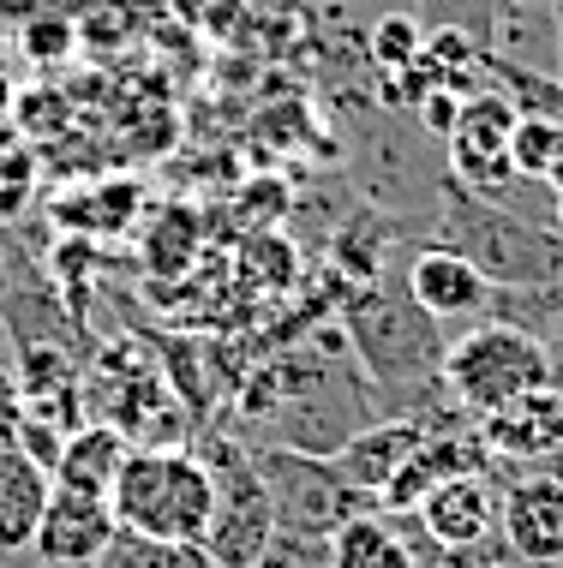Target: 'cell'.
<instances>
[{
  "instance_id": "obj_1",
  "label": "cell",
  "mask_w": 563,
  "mask_h": 568,
  "mask_svg": "<svg viewBox=\"0 0 563 568\" xmlns=\"http://www.w3.org/2000/svg\"><path fill=\"white\" fill-rule=\"evenodd\" d=\"M438 245L462 252L497 294H534L563 282V240L552 227H534L497 197H480L444 174L438 186Z\"/></svg>"
},
{
  "instance_id": "obj_2",
  "label": "cell",
  "mask_w": 563,
  "mask_h": 568,
  "mask_svg": "<svg viewBox=\"0 0 563 568\" xmlns=\"http://www.w3.org/2000/svg\"><path fill=\"white\" fill-rule=\"evenodd\" d=\"M109 509L120 532L162 545H204L217 515V479L198 449H132L109 490Z\"/></svg>"
},
{
  "instance_id": "obj_3",
  "label": "cell",
  "mask_w": 563,
  "mask_h": 568,
  "mask_svg": "<svg viewBox=\"0 0 563 568\" xmlns=\"http://www.w3.org/2000/svg\"><path fill=\"white\" fill-rule=\"evenodd\" d=\"M552 372H557V353L545 335L534 329H515V324H497L485 317L468 335H455L450 353H444V389L450 402L474 419H492L527 395L552 389Z\"/></svg>"
},
{
  "instance_id": "obj_4",
  "label": "cell",
  "mask_w": 563,
  "mask_h": 568,
  "mask_svg": "<svg viewBox=\"0 0 563 568\" xmlns=\"http://www.w3.org/2000/svg\"><path fill=\"white\" fill-rule=\"evenodd\" d=\"M204 467L217 479V515L204 532V557L217 568H258L277 545V509H270V490L258 479V455L240 437H204Z\"/></svg>"
},
{
  "instance_id": "obj_5",
  "label": "cell",
  "mask_w": 563,
  "mask_h": 568,
  "mask_svg": "<svg viewBox=\"0 0 563 568\" xmlns=\"http://www.w3.org/2000/svg\"><path fill=\"white\" fill-rule=\"evenodd\" d=\"M252 455H258V479H264V490H270V509H277V532L330 539L342 520L378 509L372 497H360V490L342 479L336 460H324V455L270 449V443H252Z\"/></svg>"
},
{
  "instance_id": "obj_6",
  "label": "cell",
  "mask_w": 563,
  "mask_h": 568,
  "mask_svg": "<svg viewBox=\"0 0 563 568\" xmlns=\"http://www.w3.org/2000/svg\"><path fill=\"white\" fill-rule=\"evenodd\" d=\"M510 138H515V109L504 90L468 97L455 126L444 132V174L480 197H510V186H522L510 162Z\"/></svg>"
},
{
  "instance_id": "obj_7",
  "label": "cell",
  "mask_w": 563,
  "mask_h": 568,
  "mask_svg": "<svg viewBox=\"0 0 563 568\" xmlns=\"http://www.w3.org/2000/svg\"><path fill=\"white\" fill-rule=\"evenodd\" d=\"M402 287L438 329L444 324H485V317H492V294H497V287L485 282L462 252H450V245H420V252L408 257Z\"/></svg>"
},
{
  "instance_id": "obj_8",
  "label": "cell",
  "mask_w": 563,
  "mask_h": 568,
  "mask_svg": "<svg viewBox=\"0 0 563 568\" xmlns=\"http://www.w3.org/2000/svg\"><path fill=\"white\" fill-rule=\"evenodd\" d=\"M497 532L522 568H563V479L522 473L497 490Z\"/></svg>"
},
{
  "instance_id": "obj_9",
  "label": "cell",
  "mask_w": 563,
  "mask_h": 568,
  "mask_svg": "<svg viewBox=\"0 0 563 568\" xmlns=\"http://www.w3.org/2000/svg\"><path fill=\"white\" fill-rule=\"evenodd\" d=\"M414 527L432 539L444 557H468L497 532V485L485 473H455V479L432 485L414 509Z\"/></svg>"
},
{
  "instance_id": "obj_10",
  "label": "cell",
  "mask_w": 563,
  "mask_h": 568,
  "mask_svg": "<svg viewBox=\"0 0 563 568\" xmlns=\"http://www.w3.org/2000/svg\"><path fill=\"white\" fill-rule=\"evenodd\" d=\"M114 509L102 497H79V490H54L49 509H42V527H37V557H49L60 568H90L109 550L114 539Z\"/></svg>"
},
{
  "instance_id": "obj_11",
  "label": "cell",
  "mask_w": 563,
  "mask_h": 568,
  "mask_svg": "<svg viewBox=\"0 0 563 568\" xmlns=\"http://www.w3.org/2000/svg\"><path fill=\"white\" fill-rule=\"evenodd\" d=\"M127 455H132V437L120 432V425L84 419L79 432L60 443L49 479H54V490H79V497H102V503H109V490L120 479V467H127Z\"/></svg>"
},
{
  "instance_id": "obj_12",
  "label": "cell",
  "mask_w": 563,
  "mask_h": 568,
  "mask_svg": "<svg viewBox=\"0 0 563 568\" xmlns=\"http://www.w3.org/2000/svg\"><path fill=\"white\" fill-rule=\"evenodd\" d=\"M54 497V479L24 449H0V557H19L37 545L42 509Z\"/></svg>"
},
{
  "instance_id": "obj_13",
  "label": "cell",
  "mask_w": 563,
  "mask_h": 568,
  "mask_svg": "<svg viewBox=\"0 0 563 568\" xmlns=\"http://www.w3.org/2000/svg\"><path fill=\"white\" fill-rule=\"evenodd\" d=\"M420 437H425V425H414V419H378L360 437H348L330 460L342 467V479L354 485L360 497L378 503V497H384V485L395 479V467L420 449Z\"/></svg>"
},
{
  "instance_id": "obj_14",
  "label": "cell",
  "mask_w": 563,
  "mask_h": 568,
  "mask_svg": "<svg viewBox=\"0 0 563 568\" xmlns=\"http://www.w3.org/2000/svg\"><path fill=\"white\" fill-rule=\"evenodd\" d=\"M324 545H330V568H420L414 545L402 539V527H395L384 509L342 520Z\"/></svg>"
},
{
  "instance_id": "obj_15",
  "label": "cell",
  "mask_w": 563,
  "mask_h": 568,
  "mask_svg": "<svg viewBox=\"0 0 563 568\" xmlns=\"http://www.w3.org/2000/svg\"><path fill=\"white\" fill-rule=\"evenodd\" d=\"M90 568H217L204 557V545H162V539H139V532H114Z\"/></svg>"
},
{
  "instance_id": "obj_16",
  "label": "cell",
  "mask_w": 563,
  "mask_h": 568,
  "mask_svg": "<svg viewBox=\"0 0 563 568\" xmlns=\"http://www.w3.org/2000/svg\"><path fill=\"white\" fill-rule=\"evenodd\" d=\"M563 156V120H545V114H515V138H510V162H515V180H540L557 168Z\"/></svg>"
},
{
  "instance_id": "obj_17",
  "label": "cell",
  "mask_w": 563,
  "mask_h": 568,
  "mask_svg": "<svg viewBox=\"0 0 563 568\" xmlns=\"http://www.w3.org/2000/svg\"><path fill=\"white\" fill-rule=\"evenodd\" d=\"M30 192H37V150L19 126L0 120V222H19Z\"/></svg>"
},
{
  "instance_id": "obj_18",
  "label": "cell",
  "mask_w": 563,
  "mask_h": 568,
  "mask_svg": "<svg viewBox=\"0 0 563 568\" xmlns=\"http://www.w3.org/2000/svg\"><path fill=\"white\" fill-rule=\"evenodd\" d=\"M132 210H139V186L132 180H97V192H84L79 204H60V216L90 222L84 234H120V227H132Z\"/></svg>"
},
{
  "instance_id": "obj_19",
  "label": "cell",
  "mask_w": 563,
  "mask_h": 568,
  "mask_svg": "<svg viewBox=\"0 0 563 568\" xmlns=\"http://www.w3.org/2000/svg\"><path fill=\"white\" fill-rule=\"evenodd\" d=\"M420 49H425V24L414 19V12H384L372 30H366V54H372V67L384 72H408V67H420Z\"/></svg>"
},
{
  "instance_id": "obj_20",
  "label": "cell",
  "mask_w": 563,
  "mask_h": 568,
  "mask_svg": "<svg viewBox=\"0 0 563 568\" xmlns=\"http://www.w3.org/2000/svg\"><path fill=\"white\" fill-rule=\"evenodd\" d=\"M19 49L30 67H54V60H67L79 49V24L60 19V12H37V19L19 24Z\"/></svg>"
},
{
  "instance_id": "obj_21",
  "label": "cell",
  "mask_w": 563,
  "mask_h": 568,
  "mask_svg": "<svg viewBox=\"0 0 563 568\" xmlns=\"http://www.w3.org/2000/svg\"><path fill=\"white\" fill-rule=\"evenodd\" d=\"M169 12L198 37H228L240 19H247V0H169Z\"/></svg>"
},
{
  "instance_id": "obj_22",
  "label": "cell",
  "mask_w": 563,
  "mask_h": 568,
  "mask_svg": "<svg viewBox=\"0 0 563 568\" xmlns=\"http://www.w3.org/2000/svg\"><path fill=\"white\" fill-rule=\"evenodd\" d=\"M258 568H330V545L324 539H294V532H277L270 557Z\"/></svg>"
},
{
  "instance_id": "obj_23",
  "label": "cell",
  "mask_w": 563,
  "mask_h": 568,
  "mask_svg": "<svg viewBox=\"0 0 563 568\" xmlns=\"http://www.w3.org/2000/svg\"><path fill=\"white\" fill-rule=\"evenodd\" d=\"M19 425H24V389L12 377V365L0 359V449H19Z\"/></svg>"
},
{
  "instance_id": "obj_24",
  "label": "cell",
  "mask_w": 563,
  "mask_h": 568,
  "mask_svg": "<svg viewBox=\"0 0 563 568\" xmlns=\"http://www.w3.org/2000/svg\"><path fill=\"white\" fill-rule=\"evenodd\" d=\"M120 19H139V24H157L162 12H169V0H114Z\"/></svg>"
},
{
  "instance_id": "obj_25",
  "label": "cell",
  "mask_w": 563,
  "mask_h": 568,
  "mask_svg": "<svg viewBox=\"0 0 563 568\" xmlns=\"http://www.w3.org/2000/svg\"><path fill=\"white\" fill-rule=\"evenodd\" d=\"M37 12H42V0H0V24H12V30L24 19H37Z\"/></svg>"
},
{
  "instance_id": "obj_26",
  "label": "cell",
  "mask_w": 563,
  "mask_h": 568,
  "mask_svg": "<svg viewBox=\"0 0 563 568\" xmlns=\"http://www.w3.org/2000/svg\"><path fill=\"white\" fill-rule=\"evenodd\" d=\"M552 60H557V84H563V0H552Z\"/></svg>"
},
{
  "instance_id": "obj_27",
  "label": "cell",
  "mask_w": 563,
  "mask_h": 568,
  "mask_svg": "<svg viewBox=\"0 0 563 568\" xmlns=\"http://www.w3.org/2000/svg\"><path fill=\"white\" fill-rule=\"evenodd\" d=\"M0 568H60V562L37 557V550H19V557H0Z\"/></svg>"
},
{
  "instance_id": "obj_28",
  "label": "cell",
  "mask_w": 563,
  "mask_h": 568,
  "mask_svg": "<svg viewBox=\"0 0 563 568\" xmlns=\"http://www.w3.org/2000/svg\"><path fill=\"white\" fill-rule=\"evenodd\" d=\"M12 102H19V90H12V79H7V67H0V120L12 114Z\"/></svg>"
},
{
  "instance_id": "obj_29",
  "label": "cell",
  "mask_w": 563,
  "mask_h": 568,
  "mask_svg": "<svg viewBox=\"0 0 563 568\" xmlns=\"http://www.w3.org/2000/svg\"><path fill=\"white\" fill-rule=\"evenodd\" d=\"M552 234L563 240V192H552Z\"/></svg>"
},
{
  "instance_id": "obj_30",
  "label": "cell",
  "mask_w": 563,
  "mask_h": 568,
  "mask_svg": "<svg viewBox=\"0 0 563 568\" xmlns=\"http://www.w3.org/2000/svg\"><path fill=\"white\" fill-rule=\"evenodd\" d=\"M504 7H552V0H504Z\"/></svg>"
},
{
  "instance_id": "obj_31",
  "label": "cell",
  "mask_w": 563,
  "mask_h": 568,
  "mask_svg": "<svg viewBox=\"0 0 563 568\" xmlns=\"http://www.w3.org/2000/svg\"><path fill=\"white\" fill-rule=\"evenodd\" d=\"M552 389L563 395V359H557V372H552Z\"/></svg>"
},
{
  "instance_id": "obj_32",
  "label": "cell",
  "mask_w": 563,
  "mask_h": 568,
  "mask_svg": "<svg viewBox=\"0 0 563 568\" xmlns=\"http://www.w3.org/2000/svg\"><path fill=\"white\" fill-rule=\"evenodd\" d=\"M438 568H462V562H438Z\"/></svg>"
},
{
  "instance_id": "obj_33",
  "label": "cell",
  "mask_w": 563,
  "mask_h": 568,
  "mask_svg": "<svg viewBox=\"0 0 563 568\" xmlns=\"http://www.w3.org/2000/svg\"><path fill=\"white\" fill-rule=\"evenodd\" d=\"M0 287H7V275H0Z\"/></svg>"
}]
</instances>
